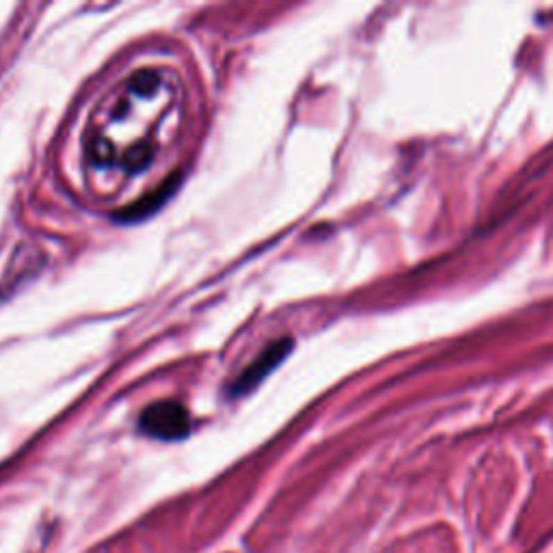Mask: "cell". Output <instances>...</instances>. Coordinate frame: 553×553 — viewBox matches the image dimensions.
Masks as SVG:
<instances>
[{
    "label": "cell",
    "instance_id": "6da1fadb",
    "mask_svg": "<svg viewBox=\"0 0 553 553\" xmlns=\"http://www.w3.org/2000/svg\"><path fill=\"white\" fill-rule=\"evenodd\" d=\"M141 432L160 441H180L190 432V415L180 402H156L141 413Z\"/></svg>",
    "mask_w": 553,
    "mask_h": 553
},
{
    "label": "cell",
    "instance_id": "7a4b0ae2",
    "mask_svg": "<svg viewBox=\"0 0 553 553\" xmlns=\"http://www.w3.org/2000/svg\"><path fill=\"white\" fill-rule=\"evenodd\" d=\"M290 348H292L290 340H279L276 344L268 346V350H264L260 357L240 374V379L233 385V393H245V391L253 389L262 379H266L268 374L283 361V357L290 352Z\"/></svg>",
    "mask_w": 553,
    "mask_h": 553
}]
</instances>
